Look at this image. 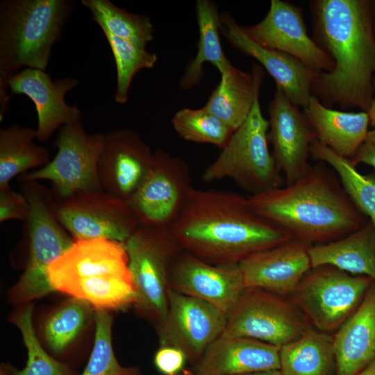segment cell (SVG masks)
<instances>
[{
  "instance_id": "cell-1",
  "label": "cell",
  "mask_w": 375,
  "mask_h": 375,
  "mask_svg": "<svg viewBox=\"0 0 375 375\" xmlns=\"http://www.w3.org/2000/svg\"><path fill=\"white\" fill-rule=\"evenodd\" d=\"M313 40L333 60L328 72L316 71L311 94L326 107L368 112L374 90L375 33L365 0L311 1Z\"/></svg>"
},
{
  "instance_id": "cell-2",
  "label": "cell",
  "mask_w": 375,
  "mask_h": 375,
  "mask_svg": "<svg viewBox=\"0 0 375 375\" xmlns=\"http://www.w3.org/2000/svg\"><path fill=\"white\" fill-rule=\"evenodd\" d=\"M169 228L182 251L213 265L239 263L292 239L254 212L247 197L194 187Z\"/></svg>"
},
{
  "instance_id": "cell-3",
  "label": "cell",
  "mask_w": 375,
  "mask_h": 375,
  "mask_svg": "<svg viewBox=\"0 0 375 375\" xmlns=\"http://www.w3.org/2000/svg\"><path fill=\"white\" fill-rule=\"evenodd\" d=\"M247 199L258 215L292 238L310 244L336 240L368 221L351 201L339 178L322 165H310L294 183Z\"/></svg>"
},
{
  "instance_id": "cell-4",
  "label": "cell",
  "mask_w": 375,
  "mask_h": 375,
  "mask_svg": "<svg viewBox=\"0 0 375 375\" xmlns=\"http://www.w3.org/2000/svg\"><path fill=\"white\" fill-rule=\"evenodd\" d=\"M54 291L82 299L96 310L133 306L135 289L124 243L108 239L74 240L50 265Z\"/></svg>"
},
{
  "instance_id": "cell-5",
  "label": "cell",
  "mask_w": 375,
  "mask_h": 375,
  "mask_svg": "<svg viewBox=\"0 0 375 375\" xmlns=\"http://www.w3.org/2000/svg\"><path fill=\"white\" fill-rule=\"evenodd\" d=\"M74 7L71 0L1 1V115L9 101L8 78L24 67L46 70L52 47Z\"/></svg>"
},
{
  "instance_id": "cell-6",
  "label": "cell",
  "mask_w": 375,
  "mask_h": 375,
  "mask_svg": "<svg viewBox=\"0 0 375 375\" xmlns=\"http://www.w3.org/2000/svg\"><path fill=\"white\" fill-rule=\"evenodd\" d=\"M19 182L20 192L29 207L24 221L27 256L24 269L10 289L8 297L11 302L23 305L53 292L49 268L74 240L58 219V200L53 191L38 181Z\"/></svg>"
},
{
  "instance_id": "cell-7",
  "label": "cell",
  "mask_w": 375,
  "mask_h": 375,
  "mask_svg": "<svg viewBox=\"0 0 375 375\" xmlns=\"http://www.w3.org/2000/svg\"><path fill=\"white\" fill-rule=\"evenodd\" d=\"M260 90L245 121L203 171L204 182L228 178L251 195L283 186L285 178L268 147L269 122L261 111Z\"/></svg>"
},
{
  "instance_id": "cell-8",
  "label": "cell",
  "mask_w": 375,
  "mask_h": 375,
  "mask_svg": "<svg viewBox=\"0 0 375 375\" xmlns=\"http://www.w3.org/2000/svg\"><path fill=\"white\" fill-rule=\"evenodd\" d=\"M124 245L135 289L133 307L156 327L167 314L170 274L182 250L165 226L140 225Z\"/></svg>"
},
{
  "instance_id": "cell-9",
  "label": "cell",
  "mask_w": 375,
  "mask_h": 375,
  "mask_svg": "<svg viewBox=\"0 0 375 375\" xmlns=\"http://www.w3.org/2000/svg\"><path fill=\"white\" fill-rule=\"evenodd\" d=\"M374 281L330 265L310 269L292 294V303L319 331L339 328L355 312Z\"/></svg>"
},
{
  "instance_id": "cell-10",
  "label": "cell",
  "mask_w": 375,
  "mask_h": 375,
  "mask_svg": "<svg viewBox=\"0 0 375 375\" xmlns=\"http://www.w3.org/2000/svg\"><path fill=\"white\" fill-rule=\"evenodd\" d=\"M105 133H89L81 122L58 129L54 140L57 153L45 166L18 177V181L47 180L58 200L85 191L102 190L98 161Z\"/></svg>"
},
{
  "instance_id": "cell-11",
  "label": "cell",
  "mask_w": 375,
  "mask_h": 375,
  "mask_svg": "<svg viewBox=\"0 0 375 375\" xmlns=\"http://www.w3.org/2000/svg\"><path fill=\"white\" fill-rule=\"evenodd\" d=\"M309 328L292 301L262 289L247 288L227 315L222 334L282 347L299 338Z\"/></svg>"
},
{
  "instance_id": "cell-12",
  "label": "cell",
  "mask_w": 375,
  "mask_h": 375,
  "mask_svg": "<svg viewBox=\"0 0 375 375\" xmlns=\"http://www.w3.org/2000/svg\"><path fill=\"white\" fill-rule=\"evenodd\" d=\"M192 188L188 163L158 149L145 178L128 202L140 225L169 227Z\"/></svg>"
},
{
  "instance_id": "cell-13",
  "label": "cell",
  "mask_w": 375,
  "mask_h": 375,
  "mask_svg": "<svg viewBox=\"0 0 375 375\" xmlns=\"http://www.w3.org/2000/svg\"><path fill=\"white\" fill-rule=\"evenodd\" d=\"M57 213L74 240L103 238L124 243L140 226L128 202L103 190L58 200Z\"/></svg>"
},
{
  "instance_id": "cell-14",
  "label": "cell",
  "mask_w": 375,
  "mask_h": 375,
  "mask_svg": "<svg viewBox=\"0 0 375 375\" xmlns=\"http://www.w3.org/2000/svg\"><path fill=\"white\" fill-rule=\"evenodd\" d=\"M164 319L156 326L160 346L182 350L188 362L196 365L207 347L226 327L227 316L199 299L170 289Z\"/></svg>"
},
{
  "instance_id": "cell-15",
  "label": "cell",
  "mask_w": 375,
  "mask_h": 375,
  "mask_svg": "<svg viewBox=\"0 0 375 375\" xmlns=\"http://www.w3.org/2000/svg\"><path fill=\"white\" fill-rule=\"evenodd\" d=\"M258 44L289 54L318 72L333 69L332 58L308 34L301 8L272 0L266 16L258 24L242 26Z\"/></svg>"
},
{
  "instance_id": "cell-16",
  "label": "cell",
  "mask_w": 375,
  "mask_h": 375,
  "mask_svg": "<svg viewBox=\"0 0 375 375\" xmlns=\"http://www.w3.org/2000/svg\"><path fill=\"white\" fill-rule=\"evenodd\" d=\"M268 112V142L272 145V155L284 174L285 184L290 185L310 168V149L317 135L304 112L276 85Z\"/></svg>"
},
{
  "instance_id": "cell-17",
  "label": "cell",
  "mask_w": 375,
  "mask_h": 375,
  "mask_svg": "<svg viewBox=\"0 0 375 375\" xmlns=\"http://www.w3.org/2000/svg\"><path fill=\"white\" fill-rule=\"evenodd\" d=\"M170 288L203 301L226 316L244 290L239 263L213 265L182 251L170 274Z\"/></svg>"
},
{
  "instance_id": "cell-18",
  "label": "cell",
  "mask_w": 375,
  "mask_h": 375,
  "mask_svg": "<svg viewBox=\"0 0 375 375\" xmlns=\"http://www.w3.org/2000/svg\"><path fill=\"white\" fill-rule=\"evenodd\" d=\"M153 152L140 135L129 128L105 133L98 161V176L104 192L128 201L145 178Z\"/></svg>"
},
{
  "instance_id": "cell-19",
  "label": "cell",
  "mask_w": 375,
  "mask_h": 375,
  "mask_svg": "<svg viewBox=\"0 0 375 375\" xmlns=\"http://www.w3.org/2000/svg\"><path fill=\"white\" fill-rule=\"evenodd\" d=\"M78 83L72 77L52 80L45 71L33 68L22 69L7 81L12 94H24L33 102L38 117L37 140L42 142L62 126L81 122L80 109L65 101L67 92Z\"/></svg>"
},
{
  "instance_id": "cell-20",
  "label": "cell",
  "mask_w": 375,
  "mask_h": 375,
  "mask_svg": "<svg viewBox=\"0 0 375 375\" xmlns=\"http://www.w3.org/2000/svg\"><path fill=\"white\" fill-rule=\"evenodd\" d=\"M311 246L292 238L245 258L239 262L244 288H260L282 297L292 294L312 269Z\"/></svg>"
},
{
  "instance_id": "cell-21",
  "label": "cell",
  "mask_w": 375,
  "mask_h": 375,
  "mask_svg": "<svg viewBox=\"0 0 375 375\" xmlns=\"http://www.w3.org/2000/svg\"><path fill=\"white\" fill-rule=\"evenodd\" d=\"M219 30L234 48L263 67L294 105L303 108L307 105L315 70L289 54L258 44L228 12L220 14Z\"/></svg>"
},
{
  "instance_id": "cell-22",
  "label": "cell",
  "mask_w": 375,
  "mask_h": 375,
  "mask_svg": "<svg viewBox=\"0 0 375 375\" xmlns=\"http://www.w3.org/2000/svg\"><path fill=\"white\" fill-rule=\"evenodd\" d=\"M281 347L258 340L222 334L195 365L197 375H240L280 369Z\"/></svg>"
},
{
  "instance_id": "cell-23",
  "label": "cell",
  "mask_w": 375,
  "mask_h": 375,
  "mask_svg": "<svg viewBox=\"0 0 375 375\" xmlns=\"http://www.w3.org/2000/svg\"><path fill=\"white\" fill-rule=\"evenodd\" d=\"M333 339L335 375H355L375 360V282Z\"/></svg>"
},
{
  "instance_id": "cell-24",
  "label": "cell",
  "mask_w": 375,
  "mask_h": 375,
  "mask_svg": "<svg viewBox=\"0 0 375 375\" xmlns=\"http://www.w3.org/2000/svg\"><path fill=\"white\" fill-rule=\"evenodd\" d=\"M303 108L317 140L339 156L352 159L368 133V112L334 110L313 95Z\"/></svg>"
},
{
  "instance_id": "cell-25",
  "label": "cell",
  "mask_w": 375,
  "mask_h": 375,
  "mask_svg": "<svg viewBox=\"0 0 375 375\" xmlns=\"http://www.w3.org/2000/svg\"><path fill=\"white\" fill-rule=\"evenodd\" d=\"M220 81L203 106L233 131L248 117L263 78L262 68L253 65L251 73L231 65L220 74Z\"/></svg>"
},
{
  "instance_id": "cell-26",
  "label": "cell",
  "mask_w": 375,
  "mask_h": 375,
  "mask_svg": "<svg viewBox=\"0 0 375 375\" xmlns=\"http://www.w3.org/2000/svg\"><path fill=\"white\" fill-rule=\"evenodd\" d=\"M312 268L330 265L375 282V228L369 220L359 229L326 243L311 246Z\"/></svg>"
},
{
  "instance_id": "cell-27",
  "label": "cell",
  "mask_w": 375,
  "mask_h": 375,
  "mask_svg": "<svg viewBox=\"0 0 375 375\" xmlns=\"http://www.w3.org/2000/svg\"><path fill=\"white\" fill-rule=\"evenodd\" d=\"M196 17L199 28V40L196 56L187 65L180 80V86L189 90L198 85L204 75V65L210 62L220 74L232 65L224 54L221 42L219 15L216 3L209 0H198Z\"/></svg>"
},
{
  "instance_id": "cell-28",
  "label": "cell",
  "mask_w": 375,
  "mask_h": 375,
  "mask_svg": "<svg viewBox=\"0 0 375 375\" xmlns=\"http://www.w3.org/2000/svg\"><path fill=\"white\" fill-rule=\"evenodd\" d=\"M284 375H335L333 337L310 327L297 340L281 347Z\"/></svg>"
},
{
  "instance_id": "cell-29",
  "label": "cell",
  "mask_w": 375,
  "mask_h": 375,
  "mask_svg": "<svg viewBox=\"0 0 375 375\" xmlns=\"http://www.w3.org/2000/svg\"><path fill=\"white\" fill-rule=\"evenodd\" d=\"M36 139V130L30 127L13 124L0 130V188L50 162L49 149Z\"/></svg>"
},
{
  "instance_id": "cell-30",
  "label": "cell",
  "mask_w": 375,
  "mask_h": 375,
  "mask_svg": "<svg viewBox=\"0 0 375 375\" xmlns=\"http://www.w3.org/2000/svg\"><path fill=\"white\" fill-rule=\"evenodd\" d=\"M95 314L96 309L90 303L70 297L44 321L42 333L46 349L66 362L73 344L91 322L95 321Z\"/></svg>"
},
{
  "instance_id": "cell-31",
  "label": "cell",
  "mask_w": 375,
  "mask_h": 375,
  "mask_svg": "<svg viewBox=\"0 0 375 375\" xmlns=\"http://www.w3.org/2000/svg\"><path fill=\"white\" fill-rule=\"evenodd\" d=\"M310 154L333 169L351 201L375 228V178L360 173L350 159L339 156L317 140L311 144Z\"/></svg>"
},
{
  "instance_id": "cell-32",
  "label": "cell",
  "mask_w": 375,
  "mask_h": 375,
  "mask_svg": "<svg viewBox=\"0 0 375 375\" xmlns=\"http://www.w3.org/2000/svg\"><path fill=\"white\" fill-rule=\"evenodd\" d=\"M33 312V305L26 303L10 317L27 351L24 367L18 369L11 365L12 375H80L74 365L57 359L42 346L34 328Z\"/></svg>"
},
{
  "instance_id": "cell-33",
  "label": "cell",
  "mask_w": 375,
  "mask_h": 375,
  "mask_svg": "<svg viewBox=\"0 0 375 375\" xmlns=\"http://www.w3.org/2000/svg\"><path fill=\"white\" fill-rule=\"evenodd\" d=\"M81 2L102 31L144 48L153 40L154 27L147 15L128 12L110 0H82Z\"/></svg>"
},
{
  "instance_id": "cell-34",
  "label": "cell",
  "mask_w": 375,
  "mask_h": 375,
  "mask_svg": "<svg viewBox=\"0 0 375 375\" xmlns=\"http://www.w3.org/2000/svg\"><path fill=\"white\" fill-rule=\"evenodd\" d=\"M172 124L183 139L197 143L211 144L221 149L226 146L233 133L223 121L203 107L180 109L174 115Z\"/></svg>"
},
{
  "instance_id": "cell-35",
  "label": "cell",
  "mask_w": 375,
  "mask_h": 375,
  "mask_svg": "<svg viewBox=\"0 0 375 375\" xmlns=\"http://www.w3.org/2000/svg\"><path fill=\"white\" fill-rule=\"evenodd\" d=\"M112 52L117 67V88L115 99L117 103H126L128 90L135 75L144 69L154 67L158 57L146 48L135 45L114 35L103 31Z\"/></svg>"
},
{
  "instance_id": "cell-36",
  "label": "cell",
  "mask_w": 375,
  "mask_h": 375,
  "mask_svg": "<svg viewBox=\"0 0 375 375\" xmlns=\"http://www.w3.org/2000/svg\"><path fill=\"white\" fill-rule=\"evenodd\" d=\"M112 322L108 311L96 310L94 344L80 375H141L138 367H124L117 360L112 343Z\"/></svg>"
},
{
  "instance_id": "cell-37",
  "label": "cell",
  "mask_w": 375,
  "mask_h": 375,
  "mask_svg": "<svg viewBox=\"0 0 375 375\" xmlns=\"http://www.w3.org/2000/svg\"><path fill=\"white\" fill-rule=\"evenodd\" d=\"M28 203L21 192L10 185L0 188V222L11 219L24 221L28 214Z\"/></svg>"
},
{
  "instance_id": "cell-38",
  "label": "cell",
  "mask_w": 375,
  "mask_h": 375,
  "mask_svg": "<svg viewBox=\"0 0 375 375\" xmlns=\"http://www.w3.org/2000/svg\"><path fill=\"white\" fill-rule=\"evenodd\" d=\"M187 361L184 352L172 346H160L153 356V365L162 375H179Z\"/></svg>"
},
{
  "instance_id": "cell-39",
  "label": "cell",
  "mask_w": 375,
  "mask_h": 375,
  "mask_svg": "<svg viewBox=\"0 0 375 375\" xmlns=\"http://www.w3.org/2000/svg\"><path fill=\"white\" fill-rule=\"evenodd\" d=\"M351 161L355 166L362 163L375 169V128L368 131L366 138Z\"/></svg>"
},
{
  "instance_id": "cell-40",
  "label": "cell",
  "mask_w": 375,
  "mask_h": 375,
  "mask_svg": "<svg viewBox=\"0 0 375 375\" xmlns=\"http://www.w3.org/2000/svg\"><path fill=\"white\" fill-rule=\"evenodd\" d=\"M373 87L374 90V98L370 108L367 112L369 117V124L375 128V76L373 78Z\"/></svg>"
},
{
  "instance_id": "cell-41",
  "label": "cell",
  "mask_w": 375,
  "mask_h": 375,
  "mask_svg": "<svg viewBox=\"0 0 375 375\" xmlns=\"http://www.w3.org/2000/svg\"><path fill=\"white\" fill-rule=\"evenodd\" d=\"M355 375H375V360Z\"/></svg>"
},
{
  "instance_id": "cell-42",
  "label": "cell",
  "mask_w": 375,
  "mask_h": 375,
  "mask_svg": "<svg viewBox=\"0 0 375 375\" xmlns=\"http://www.w3.org/2000/svg\"><path fill=\"white\" fill-rule=\"evenodd\" d=\"M240 375H284L279 369L265 370Z\"/></svg>"
},
{
  "instance_id": "cell-43",
  "label": "cell",
  "mask_w": 375,
  "mask_h": 375,
  "mask_svg": "<svg viewBox=\"0 0 375 375\" xmlns=\"http://www.w3.org/2000/svg\"><path fill=\"white\" fill-rule=\"evenodd\" d=\"M10 363H2L0 366V375H12Z\"/></svg>"
},
{
  "instance_id": "cell-44",
  "label": "cell",
  "mask_w": 375,
  "mask_h": 375,
  "mask_svg": "<svg viewBox=\"0 0 375 375\" xmlns=\"http://www.w3.org/2000/svg\"><path fill=\"white\" fill-rule=\"evenodd\" d=\"M179 375H197L194 371L188 369H184L183 371Z\"/></svg>"
},
{
  "instance_id": "cell-45",
  "label": "cell",
  "mask_w": 375,
  "mask_h": 375,
  "mask_svg": "<svg viewBox=\"0 0 375 375\" xmlns=\"http://www.w3.org/2000/svg\"><path fill=\"white\" fill-rule=\"evenodd\" d=\"M374 8H375V1H374Z\"/></svg>"
}]
</instances>
